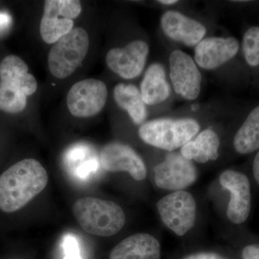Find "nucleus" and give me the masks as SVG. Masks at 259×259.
Segmentation results:
<instances>
[{
    "instance_id": "nucleus-1",
    "label": "nucleus",
    "mask_w": 259,
    "mask_h": 259,
    "mask_svg": "<svg viewBox=\"0 0 259 259\" xmlns=\"http://www.w3.org/2000/svg\"><path fill=\"white\" fill-rule=\"evenodd\" d=\"M47 170L34 158L15 163L0 175V209L16 212L25 207L46 188Z\"/></svg>"
},
{
    "instance_id": "nucleus-2",
    "label": "nucleus",
    "mask_w": 259,
    "mask_h": 259,
    "mask_svg": "<svg viewBox=\"0 0 259 259\" xmlns=\"http://www.w3.org/2000/svg\"><path fill=\"white\" fill-rule=\"evenodd\" d=\"M73 213L83 231L94 236H114L126 222L125 212L118 204L97 197L78 199L73 206Z\"/></svg>"
},
{
    "instance_id": "nucleus-3",
    "label": "nucleus",
    "mask_w": 259,
    "mask_h": 259,
    "mask_svg": "<svg viewBox=\"0 0 259 259\" xmlns=\"http://www.w3.org/2000/svg\"><path fill=\"white\" fill-rule=\"evenodd\" d=\"M200 126L194 119H156L145 122L139 135L150 146L172 151L183 147L199 132Z\"/></svg>"
},
{
    "instance_id": "nucleus-4",
    "label": "nucleus",
    "mask_w": 259,
    "mask_h": 259,
    "mask_svg": "<svg viewBox=\"0 0 259 259\" xmlns=\"http://www.w3.org/2000/svg\"><path fill=\"white\" fill-rule=\"evenodd\" d=\"M90 48L88 32L81 28H74L53 45L48 65L51 74L58 79L71 76L84 60Z\"/></svg>"
},
{
    "instance_id": "nucleus-5",
    "label": "nucleus",
    "mask_w": 259,
    "mask_h": 259,
    "mask_svg": "<svg viewBox=\"0 0 259 259\" xmlns=\"http://www.w3.org/2000/svg\"><path fill=\"white\" fill-rule=\"evenodd\" d=\"M162 222L177 236H183L193 228L197 203L192 194L185 190L167 194L156 203Z\"/></svg>"
},
{
    "instance_id": "nucleus-6",
    "label": "nucleus",
    "mask_w": 259,
    "mask_h": 259,
    "mask_svg": "<svg viewBox=\"0 0 259 259\" xmlns=\"http://www.w3.org/2000/svg\"><path fill=\"white\" fill-rule=\"evenodd\" d=\"M77 0H47L40 24V34L44 42L54 44L74 29V20L81 13Z\"/></svg>"
},
{
    "instance_id": "nucleus-7",
    "label": "nucleus",
    "mask_w": 259,
    "mask_h": 259,
    "mask_svg": "<svg viewBox=\"0 0 259 259\" xmlns=\"http://www.w3.org/2000/svg\"><path fill=\"white\" fill-rule=\"evenodd\" d=\"M220 184L228 191L229 202L227 207V218L236 226L243 224L251 212V182L246 174L237 170H226L220 176Z\"/></svg>"
},
{
    "instance_id": "nucleus-8",
    "label": "nucleus",
    "mask_w": 259,
    "mask_h": 259,
    "mask_svg": "<svg viewBox=\"0 0 259 259\" xmlns=\"http://www.w3.org/2000/svg\"><path fill=\"white\" fill-rule=\"evenodd\" d=\"M107 88L103 81L86 79L75 83L70 89L66 104L71 115L78 117L97 115L106 104Z\"/></svg>"
},
{
    "instance_id": "nucleus-9",
    "label": "nucleus",
    "mask_w": 259,
    "mask_h": 259,
    "mask_svg": "<svg viewBox=\"0 0 259 259\" xmlns=\"http://www.w3.org/2000/svg\"><path fill=\"white\" fill-rule=\"evenodd\" d=\"M153 171L157 187L174 192L190 187L197 179V168L193 162L178 153L166 155L164 160L155 166Z\"/></svg>"
},
{
    "instance_id": "nucleus-10",
    "label": "nucleus",
    "mask_w": 259,
    "mask_h": 259,
    "mask_svg": "<svg viewBox=\"0 0 259 259\" xmlns=\"http://www.w3.org/2000/svg\"><path fill=\"white\" fill-rule=\"evenodd\" d=\"M170 78L175 91L188 100L200 93L202 76L192 57L183 51H174L169 57Z\"/></svg>"
},
{
    "instance_id": "nucleus-11",
    "label": "nucleus",
    "mask_w": 259,
    "mask_h": 259,
    "mask_svg": "<svg viewBox=\"0 0 259 259\" xmlns=\"http://www.w3.org/2000/svg\"><path fill=\"white\" fill-rule=\"evenodd\" d=\"M149 53V47L143 40H135L124 48H115L107 52V66L125 79L137 77L142 72Z\"/></svg>"
},
{
    "instance_id": "nucleus-12",
    "label": "nucleus",
    "mask_w": 259,
    "mask_h": 259,
    "mask_svg": "<svg viewBox=\"0 0 259 259\" xmlns=\"http://www.w3.org/2000/svg\"><path fill=\"white\" fill-rule=\"evenodd\" d=\"M102 168L110 172H127L136 181H143L147 175L144 160L132 148L120 143L104 146L100 152Z\"/></svg>"
},
{
    "instance_id": "nucleus-13",
    "label": "nucleus",
    "mask_w": 259,
    "mask_h": 259,
    "mask_svg": "<svg viewBox=\"0 0 259 259\" xmlns=\"http://www.w3.org/2000/svg\"><path fill=\"white\" fill-rule=\"evenodd\" d=\"M239 47V42L233 37H207L196 46L194 59L202 69H215L234 58Z\"/></svg>"
},
{
    "instance_id": "nucleus-14",
    "label": "nucleus",
    "mask_w": 259,
    "mask_h": 259,
    "mask_svg": "<svg viewBox=\"0 0 259 259\" xmlns=\"http://www.w3.org/2000/svg\"><path fill=\"white\" fill-rule=\"evenodd\" d=\"M161 26L166 36L189 47L197 46L207 32L199 22L171 10L162 15Z\"/></svg>"
},
{
    "instance_id": "nucleus-15",
    "label": "nucleus",
    "mask_w": 259,
    "mask_h": 259,
    "mask_svg": "<svg viewBox=\"0 0 259 259\" xmlns=\"http://www.w3.org/2000/svg\"><path fill=\"white\" fill-rule=\"evenodd\" d=\"M0 85L23 93L27 97L33 95L37 89L34 76L28 72L26 63L18 56H6L0 64Z\"/></svg>"
},
{
    "instance_id": "nucleus-16",
    "label": "nucleus",
    "mask_w": 259,
    "mask_h": 259,
    "mask_svg": "<svg viewBox=\"0 0 259 259\" xmlns=\"http://www.w3.org/2000/svg\"><path fill=\"white\" fill-rule=\"evenodd\" d=\"M161 245L148 233H136L114 247L110 259H160Z\"/></svg>"
},
{
    "instance_id": "nucleus-17",
    "label": "nucleus",
    "mask_w": 259,
    "mask_h": 259,
    "mask_svg": "<svg viewBox=\"0 0 259 259\" xmlns=\"http://www.w3.org/2000/svg\"><path fill=\"white\" fill-rule=\"evenodd\" d=\"M220 139L213 130L206 129L181 148V154L199 163L215 161L219 157Z\"/></svg>"
},
{
    "instance_id": "nucleus-18",
    "label": "nucleus",
    "mask_w": 259,
    "mask_h": 259,
    "mask_svg": "<svg viewBox=\"0 0 259 259\" xmlns=\"http://www.w3.org/2000/svg\"><path fill=\"white\" fill-rule=\"evenodd\" d=\"M140 91L144 103L148 105H158L168 98L171 90L161 64L156 63L148 67Z\"/></svg>"
},
{
    "instance_id": "nucleus-19",
    "label": "nucleus",
    "mask_w": 259,
    "mask_h": 259,
    "mask_svg": "<svg viewBox=\"0 0 259 259\" xmlns=\"http://www.w3.org/2000/svg\"><path fill=\"white\" fill-rule=\"evenodd\" d=\"M114 99L116 104L127 111L136 125L144 123L147 117L146 104L143 100L141 91L135 85L118 83L114 89Z\"/></svg>"
},
{
    "instance_id": "nucleus-20",
    "label": "nucleus",
    "mask_w": 259,
    "mask_h": 259,
    "mask_svg": "<svg viewBox=\"0 0 259 259\" xmlns=\"http://www.w3.org/2000/svg\"><path fill=\"white\" fill-rule=\"evenodd\" d=\"M233 147L241 155L250 154L259 150V105L255 107L237 131Z\"/></svg>"
},
{
    "instance_id": "nucleus-21",
    "label": "nucleus",
    "mask_w": 259,
    "mask_h": 259,
    "mask_svg": "<svg viewBox=\"0 0 259 259\" xmlns=\"http://www.w3.org/2000/svg\"><path fill=\"white\" fill-rule=\"evenodd\" d=\"M26 105V95L0 85V110L8 113H18L23 111Z\"/></svg>"
},
{
    "instance_id": "nucleus-22",
    "label": "nucleus",
    "mask_w": 259,
    "mask_h": 259,
    "mask_svg": "<svg viewBox=\"0 0 259 259\" xmlns=\"http://www.w3.org/2000/svg\"><path fill=\"white\" fill-rule=\"evenodd\" d=\"M245 61L250 66L259 65V27H252L245 32L243 39Z\"/></svg>"
},
{
    "instance_id": "nucleus-23",
    "label": "nucleus",
    "mask_w": 259,
    "mask_h": 259,
    "mask_svg": "<svg viewBox=\"0 0 259 259\" xmlns=\"http://www.w3.org/2000/svg\"><path fill=\"white\" fill-rule=\"evenodd\" d=\"M64 250L65 259H81L77 241L70 235L64 237Z\"/></svg>"
},
{
    "instance_id": "nucleus-24",
    "label": "nucleus",
    "mask_w": 259,
    "mask_h": 259,
    "mask_svg": "<svg viewBox=\"0 0 259 259\" xmlns=\"http://www.w3.org/2000/svg\"><path fill=\"white\" fill-rule=\"evenodd\" d=\"M242 259H259V242L248 243L241 250Z\"/></svg>"
},
{
    "instance_id": "nucleus-25",
    "label": "nucleus",
    "mask_w": 259,
    "mask_h": 259,
    "mask_svg": "<svg viewBox=\"0 0 259 259\" xmlns=\"http://www.w3.org/2000/svg\"><path fill=\"white\" fill-rule=\"evenodd\" d=\"M183 259H226L222 255L215 253H209V252H202V253H193L187 255Z\"/></svg>"
},
{
    "instance_id": "nucleus-26",
    "label": "nucleus",
    "mask_w": 259,
    "mask_h": 259,
    "mask_svg": "<svg viewBox=\"0 0 259 259\" xmlns=\"http://www.w3.org/2000/svg\"><path fill=\"white\" fill-rule=\"evenodd\" d=\"M251 173L255 183L259 187V150L253 158L251 166Z\"/></svg>"
},
{
    "instance_id": "nucleus-27",
    "label": "nucleus",
    "mask_w": 259,
    "mask_h": 259,
    "mask_svg": "<svg viewBox=\"0 0 259 259\" xmlns=\"http://www.w3.org/2000/svg\"><path fill=\"white\" fill-rule=\"evenodd\" d=\"M12 18L9 14L0 13V31L8 28L11 24Z\"/></svg>"
},
{
    "instance_id": "nucleus-28",
    "label": "nucleus",
    "mask_w": 259,
    "mask_h": 259,
    "mask_svg": "<svg viewBox=\"0 0 259 259\" xmlns=\"http://www.w3.org/2000/svg\"><path fill=\"white\" fill-rule=\"evenodd\" d=\"M158 3L162 5H171L176 4L178 1H176V0H161V1H158Z\"/></svg>"
},
{
    "instance_id": "nucleus-29",
    "label": "nucleus",
    "mask_w": 259,
    "mask_h": 259,
    "mask_svg": "<svg viewBox=\"0 0 259 259\" xmlns=\"http://www.w3.org/2000/svg\"><path fill=\"white\" fill-rule=\"evenodd\" d=\"M199 108V106L197 105H192V109L193 110H197V109Z\"/></svg>"
}]
</instances>
